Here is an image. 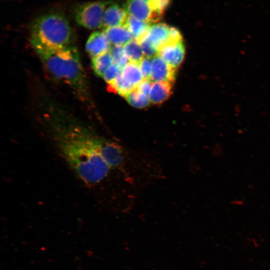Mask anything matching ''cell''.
I'll return each instance as SVG.
<instances>
[{"label":"cell","instance_id":"1","mask_svg":"<svg viewBox=\"0 0 270 270\" xmlns=\"http://www.w3.org/2000/svg\"><path fill=\"white\" fill-rule=\"evenodd\" d=\"M45 118L53 144L83 182L96 185L108 176L112 168L102 156L108 140L65 114L54 111Z\"/></svg>","mask_w":270,"mask_h":270},{"label":"cell","instance_id":"2","mask_svg":"<svg viewBox=\"0 0 270 270\" xmlns=\"http://www.w3.org/2000/svg\"><path fill=\"white\" fill-rule=\"evenodd\" d=\"M32 43L48 74L70 88L80 101L92 107L88 82L76 47L58 49Z\"/></svg>","mask_w":270,"mask_h":270},{"label":"cell","instance_id":"3","mask_svg":"<svg viewBox=\"0 0 270 270\" xmlns=\"http://www.w3.org/2000/svg\"><path fill=\"white\" fill-rule=\"evenodd\" d=\"M31 42L53 48L74 46L75 35L67 18L54 12L37 18L30 29Z\"/></svg>","mask_w":270,"mask_h":270},{"label":"cell","instance_id":"4","mask_svg":"<svg viewBox=\"0 0 270 270\" xmlns=\"http://www.w3.org/2000/svg\"><path fill=\"white\" fill-rule=\"evenodd\" d=\"M110 3L106 1L87 2L74 9V18L80 26L90 30L102 28L104 12Z\"/></svg>","mask_w":270,"mask_h":270},{"label":"cell","instance_id":"5","mask_svg":"<svg viewBox=\"0 0 270 270\" xmlns=\"http://www.w3.org/2000/svg\"><path fill=\"white\" fill-rule=\"evenodd\" d=\"M124 8L128 15L149 24L157 22L162 18L142 0H127Z\"/></svg>","mask_w":270,"mask_h":270},{"label":"cell","instance_id":"6","mask_svg":"<svg viewBox=\"0 0 270 270\" xmlns=\"http://www.w3.org/2000/svg\"><path fill=\"white\" fill-rule=\"evenodd\" d=\"M176 68L172 66L158 55L152 60L150 79L152 82H168L171 84L175 81Z\"/></svg>","mask_w":270,"mask_h":270},{"label":"cell","instance_id":"7","mask_svg":"<svg viewBox=\"0 0 270 270\" xmlns=\"http://www.w3.org/2000/svg\"><path fill=\"white\" fill-rule=\"evenodd\" d=\"M185 52L183 42H168L159 50L158 55L176 69L184 61Z\"/></svg>","mask_w":270,"mask_h":270},{"label":"cell","instance_id":"8","mask_svg":"<svg viewBox=\"0 0 270 270\" xmlns=\"http://www.w3.org/2000/svg\"><path fill=\"white\" fill-rule=\"evenodd\" d=\"M111 44L104 32L96 31L89 36L86 50L92 58L109 52Z\"/></svg>","mask_w":270,"mask_h":270},{"label":"cell","instance_id":"9","mask_svg":"<svg viewBox=\"0 0 270 270\" xmlns=\"http://www.w3.org/2000/svg\"><path fill=\"white\" fill-rule=\"evenodd\" d=\"M128 16L124 7L110 2L104 12L102 28L104 30L110 27L124 25Z\"/></svg>","mask_w":270,"mask_h":270},{"label":"cell","instance_id":"10","mask_svg":"<svg viewBox=\"0 0 270 270\" xmlns=\"http://www.w3.org/2000/svg\"><path fill=\"white\" fill-rule=\"evenodd\" d=\"M170 26L164 23H157L150 26L146 36L159 50L168 42Z\"/></svg>","mask_w":270,"mask_h":270},{"label":"cell","instance_id":"11","mask_svg":"<svg viewBox=\"0 0 270 270\" xmlns=\"http://www.w3.org/2000/svg\"><path fill=\"white\" fill-rule=\"evenodd\" d=\"M172 84L168 82L152 83L148 95L150 102L159 105L167 100L172 94Z\"/></svg>","mask_w":270,"mask_h":270},{"label":"cell","instance_id":"12","mask_svg":"<svg viewBox=\"0 0 270 270\" xmlns=\"http://www.w3.org/2000/svg\"><path fill=\"white\" fill-rule=\"evenodd\" d=\"M111 45L122 46L134 39L125 25L107 28L103 31Z\"/></svg>","mask_w":270,"mask_h":270},{"label":"cell","instance_id":"13","mask_svg":"<svg viewBox=\"0 0 270 270\" xmlns=\"http://www.w3.org/2000/svg\"><path fill=\"white\" fill-rule=\"evenodd\" d=\"M124 25L132 34L133 38L138 42L146 34L150 26V24L130 15Z\"/></svg>","mask_w":270,"mask_h":270},{"label":"cell","instance_id":"14","mask_svg":"<svg viewBox=\"0 0 270 270\" xmlns=\"http://www.w3.org/2000/svg\"><path fill=\"white\" fill-rule=\"evenodd\" d=\"M122 75L129 84L136 88L144 78L138 63L130 62L122 68Z\"/></svg>","mask_w":270,"mask_h":270},{"label":"cell","instance_id":"15","mask_svg":"<svg viewBox=\"0 0 270 270\" xmlns=\"http://www.w3.org/2000/svg\"><path fill=\"white\" fill-rule=\"evenodd\" d=\"M114 64L110 53L108 52L92 58V67L94 72L102 78L106 70Z\"/></svg>","mask_w":270,"mask_h":270},{"label":"cell","instance_id":"16","mask_svg":"<svg viewBox=\"0 0 270 270\" xmlns=\"http://www.w3.org/2000/svg\"><path fill=\"white\" fill-rule=\"evenodd\" d=\"M124 48L130 62L138 63L144 58V54L140 44L134 39L126 44Z\"/></svg>","mask_w":270,"mask_h":270},{"label":"cell","instance_id":"17","mask_svg":"<svg viewBox=\"0 0 270 270\" xmlns=\"http://www.w3.org/2000/svg\"><path fill=\"white\" fill-rule=\"evenodd\" d=\"M124 98L130 104L138 108H144L150 102L148 97L140 92L136 87L128 93Z\"/></svg>","mask_w":270,"mask_h":270},{"label":"cell","instance_id":"18","mask_svg":"<svg viewBox=\"0 0 270 270\" xmlns=\"http://www.w3.org/2000/svg\"><path fill=\"white\" fill-rule=\"evenodd\" d=\"M108 87L112 92L124 98L128 93L135 88L128 82L123 78L122 74L112 82L108 84Z\"/></svg>","mask_w":270,"mask_h":270},{"label":"cell","instance_id":"19","mask_svg":"<svg viewBox=\"0 0 270 270\" xmlns=\"http://www.w3.org/2000/svg\"><path fill=\"white\" fill-rule=\"evenodd\" d=\"M110 52L112 56L114 63L118 64L122 68H123L130 62L125 54L124 46H114L111 48Z\"/></svg>","mask_w":270,"mask_h":270},{"label":"cell","instance_id":"20","mask_svg":"<svg viewBox=\"0 0 270 270\" xmlns=\"http://www.w3.org/2000/svg\"><path fill=\"white\" fill-rule=\"evenodd\" d=\"M138 42L146 57L153 58L158 55V49L146 36V34Z\"/></svg>","mask_w":270,"mask_h":270},{"label":"cell","instance_id":"21","mask_svg":"<svg viewBox=\"0 0 270 270\" xmlns=\"http://www.w3.org/2000/svg\"><path fill=\"white\" fill-rule=\"evenodd\" d=\"M122 68L114 63L106 70L102 78L108 84L122 74Z\"/></svg>","mask_w":270,"mask_h":270},{"label":"cell","instance_id":"22","mask_svg":"<svg viewBox=\"0 0 270 270\" xmlns=\"http://www.w3.org/2000/svg\"><path fill=\"white\" fill-rule=\"evenodd\" d=\"M171 2L172 0H151L148 4L155 12L162 17Z\"/></svg>","mask_w":270,"mask_h":270},{"label":"cell","instance_id":"23","mask_svg":"<svg viewBox=\"0 0 270 270\" xmlns=\"http://www.w3.org/2000/svg\"><path fill=\"white\" fill-rule=\"evenodd\" d=\"M152 58L144 57L138 64L144 78H149L150 76Z\"/></svg>","mask_w":270,"mask_h":270},{"label":"cell","instance_id":"24","mask_svg":"<svg viewBox=\"0 0 270 270\" xmlns=\"http://www.w3.org/2000/svg\"><path fill=\"white\" fill-rule=\"evenodd\" d=\"M152 82L149 78H144L136 88L141 92L148 97L149 93L152 84Z\"/></svg>","mask_w":270,"mask_h":270},{"label":"cell","instance_id":"25","mask_svg":"<svg viewBox=\"0 0 270 270\" xmlns=\"http://www.w3.org/2000/svg\"><path fill=\"white\" fill-rule=\"evenodd\" d=\"M182 36L180 31L175 27H170L169 42H182Z\"/></svg>","mask_w":270,"mask_h":270},{"label":"cell","instance_id":"26","mask_svg":"<svg viewBox=\"0 0 270 270\" xmlns=\"http://www.w3.org/2000/svg\"><path fill=\"white\" fill-rule=\"evenodd\" d=\"M142 0L145 1L148 3H149L151 1V0Z\"/></svg>","mask_w":270,"mask_h":270}]
</instances>
